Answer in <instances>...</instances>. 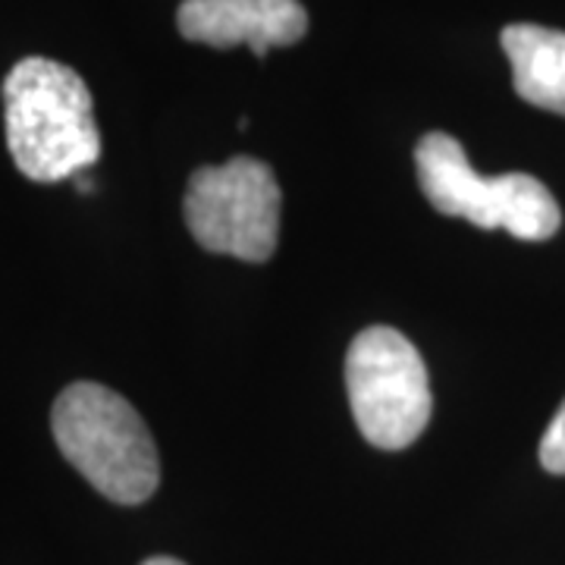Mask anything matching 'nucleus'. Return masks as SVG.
<instances>
[{"mask_svg":"<svg viewBox=\"0 0 565 565\" xmlns=\"http://www.w3.org/2000/svg\"><path fill=\"white\" fill-rule=\"evenodd\" d=\"M76 189H79V192H92V189H95V182L79 173V177H76Z\"/></svg>","mask_w":565,"mask_h":565,"instance_id":"obj_10","label":"nucleus"},{"mask_svg":"<svg viewBox=\"0 0 565 565\" xmlns=\"http://www.w3.org/2000/svg\"><path fill=\"white\" fill-rule=\"evenodd\" d=\"M541 465L550 475H565V403L559 405L556 418L550 422L541 440Z\"/></svg>","mask_w":565,"mask_h":565,"instance_id":"obj_8","label":"nucleus"},{"mask_svg":"<svg viewBox=\"0 0 565 565\" xmlns=\"http://www.w3.org/2000/svg\"><path fill=\"white\" fill-rule=\"evenodd\" d=\"M141 565H185V563L173 559V556H151V559H145Z\"/></svg>","mask_w":565,"mask_h":565,"instance_id":"obj_9","label":"nucleus"},{"mask_svg":"<svg viewBox=\"0 0 565 565\" xmlns=\"http://www.w3.org/2000/svg\"><path fill=\"white\" fill-rule=\"evenodd\" d=\"M280 182L267 163L233 158L192 173L182 214L202 248L264 264L280 243Z\"/></svg>","mask_w":565,"mask_h":565,"instance_id":"obj_5","label":"nucleus"},{"mask_svg":"<svg viewBox=\"0 0 565 565\" xmlns=\"http://www.w3.org/2000/svg\"><path fill=\"white\" fill-rule=\"evenodd\" d=\"M418 185L434 211L462 217L481 230H505L515 239L544 243L563 226L553 192L531 173L481 177L468 163L462 141L427 132L415 148Z\"/></svg>","mask_w":565,"mask_h":565,"instance_id":"obj_3","label":"nucleus"},{"mask_svg":"<svg viewBox=\"0 0 565 565\" xmlns=\"http://www.w3.org/2000/svg\"><path fill=\"white\" fill-rule=\"evenodd\" d=\"M3 120L10 154L25 180H76L102 158L92 92L66 63H17L3 79Z\"/></svg>","mask_w":565,"mask_h":565,"instance_id":"obj_1","label":"nucleus"},{"mask_svg":"<svg viewBox=\"0 0 565 565\" xmlns=\"http://www.w3.org/2000/svg\"><path fill=\"white\" fill-rule=\"evenodd\" d=\"M345 390L362 437L386 452L415 444L434 415L422 352L393 327H367L352 340Z\"/></svg>","mask_w":565,"mask_h":565,"instance_id":"obj_4","label":"nucleus"},{"mask_svg":"<svg viewBox=\"0 0 565 565\" xmlns=\"http://www.w3.org/2000/svg\"><path fill=\"white\" fill-rule=\"evenodd\" d=\"M51 430L63 459L102 497L139 505L161 484L158 446L136 405L110 386L76 381L51 412Z\"/></svg>","mask_w":565,"mask_h":565,"instance_id":"obj_2","label":"nucleus"},{"mask_svg":"<svg viewBox=\"0 0 565 565\" xmlns=\"http://www.w3.org/2000/svg\"><path fill=\"white\" fill-rule=\"evenodd\" d=\"M177 25L185 41L207 47L248 44L255 57L308 35V13L299 0H182Z\"/></svg>","mask_w":565,"mask_h":565,"instance_id":"obj_6","label":"nucleus"},{"mask_svg":"<svg viewBox=\"0 0 565 565\" xmlns=\"http://www.w3.org/2000/svg\"><path fill=\"white\" fill-rule=\"evenodd\" d=\"M522 102L565 117V32L534 22L505 25L500 35Z\"/></svg>","mask_w":565,"mask_h":565,"instance_id":"obj_7","label":"nucleus"}]
</instances>
